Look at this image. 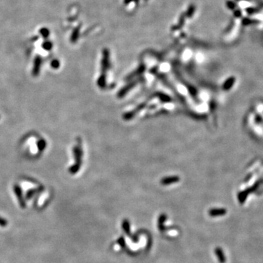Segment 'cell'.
Instances as JSON below:
<instances>
[{
    "mask_svg": "<svg viewBox=\"0 0 263 263\" xmlns=\"http://www.w3.org/2000/svg\"><path fill=\"white\" fill-rule=\"evenodd\" d=\"M178 181H179V178L178 176H170L162 178L161 180V184L162 185H170L174 184V183H177Z\"/></svg>",
    "mask_w": 263,
    "mask_h": 263,
    "instance_id": "cell-1",
    "label": "cell"
},
{
    "mask_svg": "<svg viewBox=\"0 0 263 263\" xmlns=\"http://www.w3.org/2000/svg\"><path fill=\"white\" fill-rule=\"evenodd\" d=\"M226 213V210L222 208H215V209L210 210L209 215L211 216H222Z\"/></svg>",
    "mask_w": 263,
    "mask_h": 263,
    "instance_id": "cell-2",
    "label": "cell"
},
{
    "mask_svg": "<svg viewBox=\"0 0 263 263\" xmlns=\"http://www.w3.org/2000/svg\"><path fill=\"white\" fill-rule=\"evenodd\" d=\"M216 255H217V256H218V257H219V261H220L221 262H225V257H224L223 252H222V250H221L220 249H216Z\"/></svg>",
    "mask_w": 263,
    "mask_h": 263,
    "instance_id": "cell-3",
    "label": "cell"
},
{
    "mask_svg": "<svg viewBox=\"0 0 263 263\" xmlns=\"http://www.w3.org/2000/svg\"><path fill=\"white\" fill-rule=\"evenodd\" d=\"M123 228H124V231H125L127 235H130V223L127 222V220H124V222H123Z\"/></svg>",
    "mask_w": 263,
    "mask_h": 263,
    "instance_id": "cell-4",
    "label": "cell"
},
{
    "mask_svg": "<svg viewBox=\"0 0 263 263\" xmlns=\"http://www.w3.org/2000/svg\"><path fill=\"white\" fill-rule=\"evenodd\" d=\"M233 84V78H230L229 80L226 81L224 84V88L225 89H229L230 88V87L232 86V85Z\"/></svg>",
    "mask_w": 263,
    "mask_h": 263,
    "instance_id": "cell-5",
    "label": "cell"
},
{
    "mask_svg": "<svg viewBox=\"0 0 263 263\" xmlns=\"http://www.w3.org/2000/svg\"><path fill=\"white\" fill-rule=\"evenodd\" d=\"M165 219H166V216H165V215H162V216H161L160 219H159V228L161 231H162L164 230L163 224H164V222H165Z\"/></svg>",
    "mask_w": 263,
    "mask_h": 263,
    "instance_id": "cell-6",
    "label": "cell"
},
{
    "mask_svg": "<svg viewBox=\"0 0 263 263\" xmlns=\"http://www.w3.org/2000/svg\"><path fill=\"white\" fill-rule=\"evenodd\" d=\"M40 33L43 34V36L44 37H47L48 36L49 31L47 29H42L40 30Z\"/></svg>",
    "mask_w": 263,
    "mask_h": 263,
    "instance_id": "cell-7",
    "label": "cell"
},
{
    "mask_svg": "<svg viewBox=\"0 0 263 263\" xmlns=\"http://www.w3.org/2000/svg\"><path fill=\"white\" fill-rule=\"evenodd\" d=\"M78 29H77V30H75V31L74 32H73V36H72V40H73V42H75V40H76V39H77V37H78Z\"/></svg>",
    "mask_w": 263,
    "mask_h": 263,
    "instance_id": "cell-8",
    "label": "cell"
},
{
    "mask_svg": "<svg viewBox=\"0 0 263 263\" xmlns=\"http://www.w3.org/2000/svg\"><path fill=\"white\" fill-rule=\"evenodd\" d=\"M51 46L52 44L50 43V42H46V43H45L44 44H43V47H44L46 49H47V50H49V49L51 48Z\"/></svg>",
    "mask_w": 263,
    "mask_h": 263,
    "instance_id": "cell-9",
    "label": "cell"
}]
</instances>
